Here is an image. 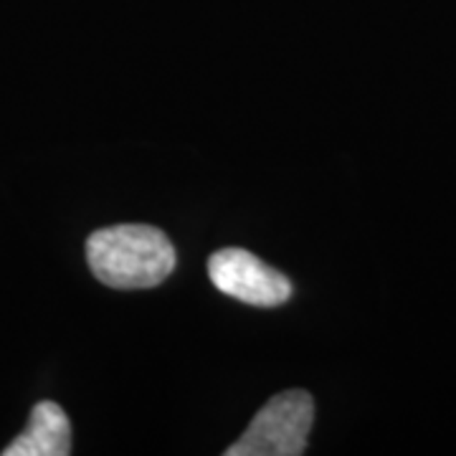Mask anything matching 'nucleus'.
<instances>
[{
  "mask_svg": "<svg viewBox=\"0 0 456 456\" xmlns=\"http://www.w3.org/2000/svg\"><path fill=\"white\" fill-rule=\"evenodd\" d=\"M69 452H71L69 416L59 403L41 401L33 406L26 431L3 449V456H66Z\"/></svg>",
  "mask_w": 456,
  "mask_h": 456,
  "instance_id": "nucleus-4",
  "label": "nucleus"
},
{
  "mask_svg": "<svg viewBox=\"0 0 456 456\" xmlns=\"http://www.w3.org/2000/svg\"><path fill=\"white\" fill-rule=\"evenodd\" d=\"M314 401L307 391H284L259 408L244 436L228 446L226 456H299L307 449Z\"/></svg>",
  "mask_w": 456,
  "mask_h": 456,
  "instance_id": "nucleus-2",
  "label": "nucleus"
},
{
  "mask_svg": "<svg viewBox=\"0 0 456 456\" xmlns=\"http://www.w3.org/2000/svg\"><path fill=\"white\" fill-rule=\"evenodd\" d=\"M218 292L254 307H277L292 297V281L244 248H221L208 259Z\"/></svg>",
  "mask_w": 456,
  "mask_h": 456,
  "instance_id": "nucleus-3",
  "label": "nucleus"
},
{
  "mask_svg": "<svg viewBox=\"0 0 456 456\" xmlns=\"http://www.w3.org/2000/svg\"><path fill=\"white\" fill-rule=\"evenodd\" d=\"M86 261L92 274L112 289H150L173 274L175 246L160 228L122 224L89 236Z\"/></svg>",
  "mask_w": 456,
  "mask_h": 456,
  "instance_id": "nucleus-1",
  "label": "nucleus"
}]
</instances>
